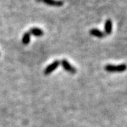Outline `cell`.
I'll return each instance as SVG.
<instances>
[{"label": "cell", "instance_id": "cell-5", "mask_svg": "<svg viewBox=\"0 0 127 127\" xmlns=\"http://www.w3.org/2000/svg\"><path fill=\"white\" fill-rule=\"evenodd\" d=\"M89 32H90V34H91V35H93V36L94 37H97L98 38H104L105 35H106L104 32L100 31V30L97 29V28H92L91 30H90Z\"/></svg>", "mask_w": 127, "mask_h": 127}, {"label": "cell", "instance_id": "cell-6", "mask_svg": "<svg viewBox=\"0 0 127 127\" xmlns=\"http://www.w3.org/2000/svg\"><path fill=\"white\" fill-rule=\"evenodd\" d=\"M112 32V21L111 19L106 20L104 23V33L105 35H109Z\"/></svg>", "mask_w": 127, "mask_h": 127}, {"label": "cell", "instance_id": "cell-3", "mask_svg": "<svg viewBox=\"0 0 127 127\" xmlns=\"http://www.w3.org/2000/svg\"><path fill=\"white\" fill-rule=\"evenodd\" d=\"M60 65V61L59 60H55L52 63L49 64L44 70V74L45 75H49L51 73H52L55 69L58 68Z\"/></svg>", "mask_w": 127, "mask_h": 127}, {"label": "cell", "instance_id": "cell-2", "mask_svg": "<svg viewBox=\"0 0 127 127\" xmlns=\"http://www.w3.org/2000/svg\"><path fill=\"white\" fill-rule=\"evenodd\" d=\"M60 64L62 66L63 68L67 72L70 73L71 74H75L77 72L76 68H75L74 66H73L71 64L68 62V61L66 59H63L61 62H60Z\"/></svg>", "mask_w": 127, "mask_h": 127}, {"label": "cell", "instance_id": "cell-8", "mask_svg": "<svg viewBox=\"0 0 127 127\" xmlns=\"http://www.w3.org/2000/svg\"><path fill=\"white\" fill-rule=\"evenodd\" d=\"M30 41H31V34L28 31L26 32L22 37V43L25 45H27L29 44Z\"/></svg>", "mask_w": 127, "mask_h": 127}, {"label": "cell", "instance_id": "cell-7", "mask_svg": "<svg viewBox=\"0 0 127 127\" xmlns=\"http://www.w3.org/2000/svg\"><path fill=\"white\" fill-rule=\"evenodd\" d=\"M28 32L31 35L35 37H41L44 35V31L39 28H32Z\"/></svg>", "mask_w": 127, "mask_h": 127}, {"label": "cell", "instance_id": "cell-4", "mask_svg": "<svg viewBox=\"0 0 127 127\" xmlns=\"http://www.w3.org/2000/svg\"><path fill=\"white\" fill-rule=\"evenodd\" d=\"M40 2L42 1L45 4L52 6H62L64 5V1L61 0H35Z\"/></svg>", "mask_w": 127, "mask_h": 127}, {"label": "cell", "instance_id": "cell-1", "mask_svg": "<svg viewBox=\"0 0 127 127\" xmlns=\"http://www.w3.org/2000/svg\"><path fill=\"white\" fill-rule=\"evenodd\" d=\"M104 70L110 73H122L127 70V65L126 64H122L119 65L107 64L104 66Z\"/></svg>", "mask_w": 127, "mask_h": 127}]
</instances>
